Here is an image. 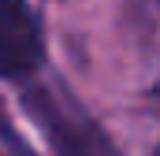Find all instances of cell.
Wrapping results in <instances>:
<instances>
[{"label": "cell", "instance_id": "6da1fadb", "mask_svg": "<svg viewBox=\"0 0 160 156\" xmlns=\"http://www.w3.org/2000/svg\"><path fill=\"white\" fill-rule=\"evenodd\" d=\"M26 112L38 119L41 134L48 138L56 156H119L97 123H86L82 115L60 108L52 93H41V89L26 93Z\"/></svg>", "mask_w": 160, "mask_h": 156}, {"label": "cell", "instance_id": "7a4b0ae2", "mask_svg": "<svg viewBox=\"0 0 160 156\" xmlns=\"http://www.w3.org/2000/svg\"><path fill=\"white\" fill-rule=\"evenodd\" d=\"M45 63V30L26 0H0V78L22 82Z\"/></svg>", "mask_w": 160, "mask_h": 156}]
</instances>
